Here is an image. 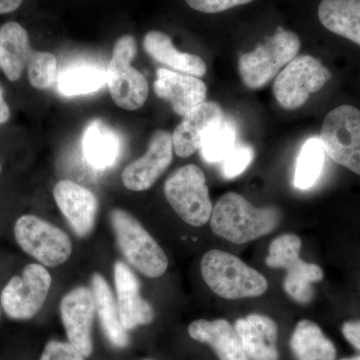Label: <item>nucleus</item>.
<instances>
[{
	"instance_id": "nucleus-26",
	"label": "nucleus",
	"mask_w": 360,
	"mask_h": 360,
	"mask_svg": "<svg viewBox=\"0 0 360 360\" xmlns=\"http://www.w3.org/2000/svg\"><path fill=\"white\" fill-rule=\"evenodd\" d=\"M106 84V70L92 65H75L61 71L58 77L59 92L65 96H84Z\"/></svg>"
},
{
	"instance_id": "nucleus-3",
	"label": "nucleus",
	"mask_w": 360,
	"mask_h": 360,
	"mask_svg": "<svg viewBox=\"0 0 360 360\" xmlns=\"http://www.w3.org/2000/svg\"><path fill=\"white\" fill-rule=\"evenodd\" d=\"M302 42L295 32L279 26L274 37L253 51L239 56L238 70L246 86L259 89L276 77L283 66L296 58Z\"/></svg>"
},
{
	"instance_id": "nucleus-29",
	"label": "nucleus",
	"mask_w": 360,
	"mask_h": 360,
	"mask_svg": "<svg viewBox=\"0 0 360 360\" xmlns=\"http://www.w3.org/2000/svg\"><path fill=\"white\" fill-rule=\"evenodd\" d=\"M27 75L34 89H51L58 77V61L51 52L32 51L28 59Z\"/></svg>"
},
{
	"instance_id": "nucleus-5",
	"label": "nucleus",
	"mask_w": 360,
	"mask_h": 360,
	"mask_svg": "<svg viewBox=\"0 0 360 360\" xmlns=\"http://www.w3.org/2000/svg\"><path fill=\"white\" fill-rule=\"evenodd\" d=\"M302 245V239L295 234L278 236L270 243L265 262L271 269H285L284 290L295 302L307 304L314 298L312 284L322 281L323 271L319 265L300 258Z\"/></svg>"
},
{
	"instance_id": "nucleus-21",
	"label": "nucleus",
	"mask_w": 360,
	"mask_h": 360,
	"mask_svg": "<svg viewBox=\"0 0 360 360\" xmlns=\"http://www.w3.org/2000/svg\"><path fill=\"white\" fill-rule=\"evenodd\" d=\"M143 47L149 56L179 72L202 77L207 70L200 56L177 51L172 39L165 33L156 30L149 32L144 37Z\"/></svg>"
},
{
	"instance_id": "nucleus-18",
	"label": "nucleus",
	"mask_w": 360,
	"mask_h": 360,
	"mask_svg": "<svg viewBox=\"0 0 360 360\" xmlns=\"http://www.w3.org/2000/svg\"><path fill=\"white\" fill-rule=\"evenodd\" d=\"M234 328L250 360H278V328L274 319L262 314H250L238 319Z\"/></svg>"
},
{
	"instance_id": "nucleus-13",
	"label": "nucleus",
	"mask_w": 360,
	"mask_h": 360,
	"mask_svg": "<svg viewBox=\"0 0 360 360\" xmlns=\"http://www.w3.org/2000/svg\"><path fill=\"white\" fill-rule=\"evenodd\" d=\"M172 134L165 130H158L151 136L146 155L123 170V184L132 191H146L165 174L172 163Z\"/></svg>"
},
{
	"instance_id": "nucleus-38",
	"label": "nucleus",
	"mask_w": 360,
	"mask_h": 360,
	"mask_svg": "<svg viewBox=\"0 0 360 360\" xmlns=\"http://www.w3.org/2000/svg\"><path fill=\"white\" fill-rule=\"evenodd\" d=\"M0 172H1V165H0Z\"/></svg>"
},
{
	"instance_id": "nucleus-35",
	"label": "nucleus",
	"mask_w": 360,
	"mask_h": 360,
	"mask_svg": "<svg viewBox=\"0 0 360 360\" xmlns=\"http://www.w3.org/2000/svg\"><path fill=\"white\" fill-rule=\"evenodd\" d=\"M11 116V110L4 96V89L0 86V123L6 122Z\"/></svg>"
},
{
	"instance_id": "nucleus-8",
	"label": "nucleus",
	"mask_w": 360,
	"mask_h": 360,
	"mask_svg": "<svg viewBox=\"0 0 360 360\" xmlns=\"http://www.w3.org/2000/svg\"><path fill=\"white\" fill-rule=\"evenodd\" d=\"M322 146L335 162L360 175V110L340 105L331 111L322 123Z\"/></svg>"
},
{
	"instance_id": "nucleus-23",
	"label": "nucleus",
	"mask_w": 360,
	"mask_h": 360,
	"mask_svg": "<svg viewBox=\"0 0 360 360\" xmlns=\"http://www.w3.org/2000/svg\"><path fill=\"white\" fill-rule=\"evenodd\" d=\"M319 18L329 32L360 45V0H322Z\"/></svg>"
},
{
	"instance_id": "nucleus-12",
	"label": "nucleus",
	"mask_w": 360,
	"mask_h": 360,
	"mask_svg": "<svg viewBox=\"0 0 360 360\" xmlns=\"http://www.w3.org/2000/svg\"><path fill=\"white\" fill-rule=\"evenodd\" d=\"M94 292L78 286L66 293L60 303V314L68 342L79 350L85 359L94 352L92 324L96 315Z\"/></svg>"
},
{
	"instance_id": "nucleus-24",
	"label": "nucleus",
	"mask_w": 360,
	"mask_h": 360,
	"mask_svg": "<svg viewBox=\"0 0 360 360\" xmlns=\"http://www.w3.org/2000/svg\"><path fill=\"white\" fill-rule=\"evenodd\" d=\"M82 149L89 165L105 169L112 167L120 155V137L105 123L94 120L85 129Z\"/></svg>"
},
{
	"instance_id": "nucleus-37",
	"label": "nucleus",
	"mask_w": 360,
	"mask_h": 360,
	"mask_svg": "<svg viewBox=\"0 0 360 360\" xmlns=\"http://www.w3.org/2000/svg\"><path fill=\"white\" fill-rule=\"evenodd\" d=\"M0 317H1V304H0Z\"/></svg>"
},
{
	"instance_id": "nucleus-36",
	"label": "nucleus",
	"mask_w": 360,
	"mask_h": 360,
	"mask_svg": "<svg viewBox=\"0 0 360 360\" xmlns=\"http://www.w3.org/2000/svg\"><path fill=\"white\" fill-rule=\"evenodd\" d=\"M340 360H360V355H357V356L347 357V359H342Z\"/></svg>"
},
{
	"instance_id": "nucleus-34",
	"label": "nucleus",
	"mask_w": 360,
	"mask_h": 360,
	"mask_svg": "<svg viewBox=\"0 0 360 360\" xmlns=\"http://www.w3.org/2000/svg\"><path fill=\"white\" fill-rule=\"evenodd\" d=\"M23 0H0V14L13 13L22 4Z\"/></svg>"
},
{
	"instance_id": "nucleus-6",
	"label": "nucleus",
	"mask_w": 360,
	"mask_h": 360,
	"mask_svg": "<svg viewBox=\"0 0 360 360\" xmlns=\"http://www.w3.org/2000/svg\"><path fill=\"white\" fill-rule=\"evenodd\" d=\"M134 37L123 35L116 40L112 58L106 68V84L116 105L127 110L141 108L149 94L148 80L131 65L136 56Z\"/></svg>"
},
{
	"instance_id": "nucleus-31",
	"label": "nucleus",
	"mask_w": 360,
	"mask_h": 360,
	"mask_svg": "<svg viewBox=\"0 0 360 360\" xmlns=\"http://www.w3.org/2000/svg\"><path fill=\"white\" fill-rule=\"evenodd\" d=\"M39 360H85V357L70 342L51 340L45 345Z\"/></svg>"
},
{
	"instance_id": "nucleus-7",
	"label": "nucleus",
	"mask_w": 360,
	"mask_h": 360,
	"mask_svg": "<svg viewBox=\"0 0 360 360\" xmlns=\"http://www.w3.org/2000/svg\"><path fill=\"white\" fill-rule=\"evenodd\" d=\"M165 194L186 224L203 226L212 217L213 207L205 175L198 165H187L175 170L165 182Z\"/></svg>"
},
{
	"instance_id": "nucleus-27",
	"label": "nucleus",
	"mask_w": 360,
	"mask_h": 360,
	"mask_svg": "<svg viewBox=\"0 0 360 360\" xmlns=\"http://www.w3.org/2000/svg\"><path fill=\"white\" fill-rule=\"evenodd\" d=\"M326 151L319 137L307 139L300 149L296 160L295 186L296 188L309 189L316 184L323 170Z\"/></svg>"
},
{
	"instance_id": "nucleus-9",
	"label": "nucleus",
	"mask_w": 360,
	"mask_h": 360,
	"mask_svg": "<svg viewBox=\"0 0 360 360\" xmlns=\"http://www.w3.org/2000/svg\"><path fill=\"white\" fill-rule=\"evenodd\" d=\"M14 236L21 250L44 266L63 264L72 252L70 236L35 215L20 217L14 225Z\"/></svg>"
},
{
	"instance_id": "nucleus-4",
	"label": "nucleus",
	"mask_w": 360,
	"mask_h": 360,
	"mask_svg": "<svg viewBox=\"0 0 360 360\" xmlns=\"http://www.w3.org/2000/svg\"><path fill=\"white\" fill-rule=\"evenodd\" d=\"M110 220L117 245L127 262L150 278L163 276L168 266L167 255L141 222L122 210H112Z\"/></svg>"
},
{
	"instance_id": "nucleus-15",
	"label": "nucleus",
	"mask_w": 360,
	"mask_h": 360,
	"mask_svg": "<svg viewBox=\"0 0 360 360\" xmlns=\"http://www.w3.org/2000/svg\"><path fill=\"white\" fill-rule=\"evenodd\" d=\"M53 196L77 236L86 238L91 233L98 210L94 193L71 180H61L54 187Z\"/></svg>"
},
{
	"instance_id": "nucleus-39",
	"label": "nucleus",
	"mask_w": 360,
	"mask_h": 360,
	"mask_svg": "<svg viewBox=\"0 0 360 360\" xmlns=\"http://www.w3.org/2000/svg\"><path fill=\"white\" fill-rule=\"evenodd\" d=\"M143 360H153V359H143Z\"/></svg>"
},
{
	"instance_id": "nucleus-25",
	"label": "nucleus",
	"mask_w": 360,
	"mask_h": 360,
	"mask_svg": "<svg viewBox=\"0 0 360 360\" xmlns=\"http://www.w3.org/2000/svg\"><path fill=\"white\" fill-rule=\"evenodd\" d=\"M296 360H335L336 348L314 322L303 319L296 324L290 338Z\"/></svg>"
},
{
	"instance_id": "nucleus-2",
	"label": "nucleus",
	"mask_w": 360,
	"mask_h": 360,
	"mask_svg": "<svg viewBox=\"0 0 360 360\" xmlns=\"http://www.w3.org/2000/svg\"><path fill=\"white\" fill-rule=\"evenodd\" d=\"M201 274L210 290L225 300L257 297L266 292L264 276L236 255L224 251H208L201 260Z\"/></svg>"
},
{
	"instance_id": "nucleus-28",
	"label": "nucleus",
	"mask_w": 360,
	"mask_h": 360,
	"mask_svg": "<svg viewBox=\"0 0 360 360\" xmlns=\"http://www.w3.org/2000/svg\"><path fill=\"white\" fill-rule=\"evenodd\" d=\"M236 125L231 120L207 134L200 149L203 160L208 163L222 162L236 144Z\"/></svg>"
},
{
	"instance_id": "nucleus-16",
	"label": "nucleus",
	"mask_w": 360,
	"mask_h": 360,
	"mask_svg": "<svg viewBox=\"0 0 360 360\" xmlns=\"http://www.w3.org/2000/svg\"><path fill=\"white\" fill-rule=\"evenodd\" d=\"M115 281L118 312L125 330L151 323L155 319V310L141 297L139 279L124 262H115Z\"/></svg>"
},
{
	"instance_id": "nucleus-1",
	"label": "nucleus",
	"mask_w": 360,
	"mask_h": 360,
	"mask_svg": "<svg viewBox=\"0 0 360 360\" xmlns=\"http://www.w3.org/2000/svg\"><path fill=\"white\" fill-rule=\"evenodd\" d=\"M276 207H255L236 193L224 194L212 210L210 225L220 238L243 245L271 233L281 222Z\"/></svg>"
},
{
	"instance_id": "nucleus-32",
	"label": "nucleus",
	"mask_w": 360,
	"mask_h": 360,
	"mask_svg": "<svg viewBox=\"0 0 360 360\" xmlns=\"http://www.w3.org/2000/svg\"><path fill=\"white\" fill-rule=\"evenodd\" d=\"M253 0H186L189 7L203 13H219Z\"/></svg>"
},
{
	"instance_id": "nucleus-30",
	"label": "nucleus",
	"mask_w": 360,
	"mask_h": 360,
	"mask_svg": "<svg viewBox=\"0 0 360 360\" xmlns=\"http://www.w3.org/2000/svg\"><path fill=\"white\" fill-rule=\"evenodd\" d=\"M255 150L248 143H236L222 161L221 174L227 179H236L250 167Z\"/></svg>"
},
{
	"instance_id": "nucleus-17",
	"label": "nucleus",
	"mask_w": 360,
	"mask_h": 360,
	"mask_svg": "<svg viewBox=\"0 0 360 360\" xmlns=\"http://www.w3.org/2000/svg\"><path fill=\"white\" fill-rule=\"evenodd\" d=\"M156 96L170 103L176 115L184 116L194 106L205 103L206 85L200 78L160 68L153 84Z\"/></svg>"
},
{
	"instance_id": "nucleus-14",
	"label": "nucleus",
	"mask_w": 360,
	"mask_h": 360,
	"mask_svg": "<svg viewBox=\"0 0 360 360\" xmlns=\"http://www.w3.org/2000/svg\"><path fill=\"white\" fill-rule=\"evenodd\" d=\"M224 110L214 101H205L184 115L172 134L174 150L179 158H186L200 150L208 134L225 122Z\"/></svg>"
},
{
	"instance_id": "nucleus-10",
	"label": "nucleus",
	"mask_w": 360,
	"mask_h": 360,
	"mask_svg": "<svg viewBox=\"0 0 360 360\" xmlns=\"http://www.w3.org/2000/svg\"><path fill=\"white\" fill-rule=\"evenodd\" d=\"M51 276L42 264L26 265L21 276H13L0 296L1 309L15 321H27L44 307L51 286Z\"/></svg>"
},
{
	"instance_id": "nucleus-19",
	"label": "nucleus",
	"mask_w": 360,
	"mask_h": 360,
	"mask_svg": "<svg viewBox=\"0 0 360 360\" xmlns=\"http://www.w3.org/2000/svg\"><path fill=\"white\" fill-rule=\"evenodd\" d=\"M188 333L193 340L210 345L219 360H250L243 349L238 331L225 319L191 322Z\"/></svg>"
},
{
	"instance_id": "nucleus-22",
	"label": "nucleus",
	"mask_w": 360,
	"mask_h": 360,
	"mask_svg": "<svg viewBox=\"0 0 360 360\" xmlns=\"http://www.w3.org/2000/svg\"><path fill=\"white\" fill-rule=\"evenodd\" d=\"M91 284L96 311L104 335L112 347H127L129 345V335L120 321L118 307L108 281L101 274H94Z\"/></svg>"
},
{
	"instance_id": "nucleus-11",
	"label": "nucleus",
	"mask_w": 360,
	"mask_h": 360,
	"mask_svg": "<svg viewBox=\"0 0 360 360\" xmlns=\"http://www.w3.org/2000/svg\"><path fill=\"white\" fill-rule=\"evenodd\" d=\"M329 78L330 73L319 59L310 56H296L277 75L274 96L284 110H297L307 103L310 94L319 91Z\"/></svg>"
},
{
	"instance_id": "nucleus-33",
	"label": "nucleus",
	"mask_w": 360,
	"mask_h": 360,
	"mask_svg": "<svg viewBox=\"0 0 360 360\" xmlns=\"http://www.w3.org/2000/svg\"><path fill=\"white\" fill-rule=\"evenodd\" d=\"M341 330L345 340L360 352V321L345 322Z\"/></svg>"
},
{
	"instance_id": "nucleus-20",
	"label": "nucleus",
	"mask_w": 360,
	"mask_h": 360,
	"mask_svg": "<svg viewBox=\"0 0 360 360\" xmlns=\"http://www.w3.org/2000/svg\"><path fill=\"white\" fill-rule=\"evenodd\" d=\"M33 49L25 28L9 21L0 28V68L11 82L20 79Z\"/></svg>"
}]
</instances>
